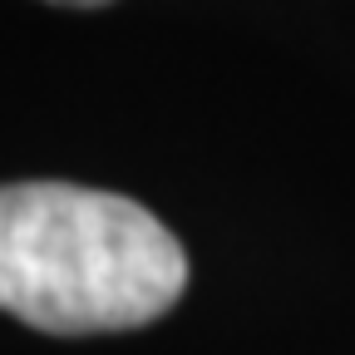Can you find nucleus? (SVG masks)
Instances as JSON below:
<instances>
[{
	"instance_id": "1",
	"label": "nucleus",
	"mask_w": 355,
	"mask_h": 355,
	"mask_svg": "<svg viewBox=\"0 0 355 355\" xmlns=\"http://www.w3.org/2000/svg\"><path fill=\"white\" fill-rule=\"evenodd\" d=\"M188 286V257L133 198L74 183L0 188V311L50 336L133 331Z\"/></svg>"
},
{
	"instance_id": "2",
	"label": "nucleus",
	"mask_w": 355,
	"mask_h": 355,
	"mask_svg": "<svg viewBox=\"0 0 355 355\" xmlns=\"http://www.w3.org/2000/svg\"><path fill=\"white\" fill-rule=\"evenodd\" d=\"M50 6H74V10H94V6H109V0H50Z\"/></svg>"
}]
</instances>
